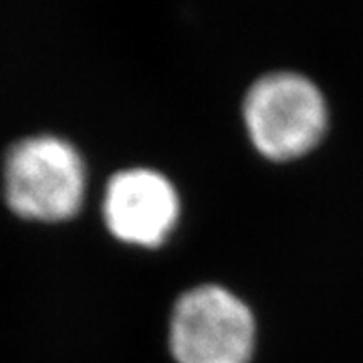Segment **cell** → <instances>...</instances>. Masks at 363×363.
<instances>
[{"mask_svg":"<svg viewBox=\"0 0 363 363\" xmlns=\"http://www.w3.org/2000/svg\"><path fill=\"white\" fill-rule=\"evenodd\" d=\"M85 194V166L79 152L57 135L16 142L4 160V198L28 220L71 218Z\"/></svg>","mask_w":363,"mask_h":363,"instance_id":"6da1fadb","label":"cell"},{"mask_svg":"<svg viewBox=\"0 0 363 363\" xmlns=\"http://www.w3.org/2000/svg\"><path fill=\"white\" fill-rule=\"evenodd\" d=\"M245 121L250 140L264 156L289 160L319 142L327 125V105L311 79L277 71L250 85Z\"/></svg>","mask_w":363,"mask_h":363,"instance_id":"7a4b0ae2","label":"cell"},{"mask_svg":"<svg viewBox=\"0 0 363 363\" xmlns=\"http://www.w3.org/2000/svg\"><path fill=\"white\" fill-rule=\"evenodd\" d=\"M169 345L180 363H248L255 347L252 313L224 286H194L174 305Z\"/></svg>","mask_w":363,"mask_h":363,"instance_id":"3957f363","label":"cell"},{"mask_svg":"<svg viewBox=\"0 0 363 363\" xmlns=\"http://www.w3.org/2000/svg\"><path fill=\"white\" fill-rule=\"evenodd\" d=\"M180 200L172 182L150 168L117 172L107 184L104 216L107 228L131 245H160L178 220Z\"/></svg>","mask_w":363,"mask_h":363,"instance_id":"277c9868","label":"cell"}]
</instances>
